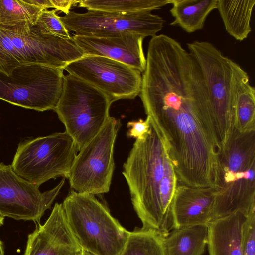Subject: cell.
<instances>
[{"label":"cell","instance_id":"obj_1","mask_svg":"<svg viewBox=\"0 0 255 255\" xmlns=\"http://www.w3.org/2000/svg\"><path fill=\"white\" fill-rule=\"evenodd\" d=\"M142 103L164 140L178 181L217 187L220 151L204 124L207 95L190 83L176 79L161 84Z\"/></svg>","mask_w":255,"mask_h":255},{"label":"cell","instance_id":"obj_2","mask_svg":"<svg viewBox=\"0 0 255 255\" xmlns=\"http://www.w3.org/2000/svg\"><path fill=\"white\" fill-rule=\"evenodd\" d=\"M149 118V131L143 139H136L123 165V174L142 228L165 237L173 229L178 181L164 140Z\"/></svg>","mask_w":255,"mask_h":255},{"label":"cell","instance_id":"obj_3","mask_svg":"<svg viewBox=\"0 0 255 255\" xmlns=\"http://www.w3.org/2000/svg\"><path fill=\"white\" fill-rule=\"evenodd\" d=\"M186 45L199 66L207 88L211 133L220 152L233 131L238 88L248 74L211 43L194 41Z\"/></svg>","mask_w":255,"mask_h":255},{"label":"cell","instance_id":"obj_4","mask_svg":"<svg viewBox=\"0 0 255 255\" xmlns=\"http://www.w3.org/2000/svg\"><path fill=\"white\" fill-rule=\"evenodd\" d=\"M255 131L234 128L219 155L217 192L212 221L240 211H255Z\"/></svg>","mask_w":255,"mask_h":255},{"label":"cell","instance_id":"obj_5","mask_svg":"<svg viewBox=\"0 0 255 255\" xmlns=\"http://www.w3.org/2000/svg\"><path fill=\"white\" fill-rule=\"evenodd\" d=\"M84 56L72 37L45 33L37 23L0 24V71L6 75L26 64L64 69Z\"/></svg>","mask_w":255,"mask_h":255},{"label":"cell","instance_id":"obj_6","mask_svg":"<svg viewBox=\"0 0 255 255\" xmlns=\"http://www.w3.org/2000/svg\"><path fill=\"white\" fill-rule=\"evenodd\" d=\"M70 229L84 251L92 255H120L129 231L94 195L71 190L62 203Z\"/></svg>","mask_w":255,"mask_h":255},{"label":"cell","instance_id":"obj_7","mask_svg":"<svg viewBox=\"0 0 255 255\" xmlns=\"http://www.w3.org/2000/svg\"><path fill=\"white\" fill-rule=\"evenodd\" d=\"M112 102L103 92L77 77L64 75L63 88L54 109L80 151L100 131Z\"/></svg>","mask_w":255,"mask_h":255},{"label":"cell","instance_id":"obj_8","mask_svg":"<svg viewBox=\"0 0 255 255\" xmlns=\"http://www.w3.org/2000/svg\"><path fill=\"white\" fill-rule=\"evenodd\" d=\"M77 151L67 132L55 133L20 142L11 166L18 176L40 186L59 176L68 179Z\"/></svg>","mask_w":255,"mask_h":255},{"label":"cell","instance_id":"obj_9","mask_svg":"<svg viewBox=\"0 0 255 255\" xmlns=\"http://www.w3.org/2000/svg\"><path fill=\"white\" fill-rule=\"evenodd\" d=\"M64 69L39 64L0 71V99L38 111L54 110L62 93Z\"/></svg>","mask_w":255,"mask_h":255},{"label":"cell","instance_id":"obj_10","mask_svg":"<svg viewBox=\"0 0 255 255\" xmlns=\"http://www.w3.org/2000/svg\"><path fill=\"white\" fill-rule=\"evenodd\" d=\"M120 127L110 117L99 133L77 154L68 179L72 190L93 195L107 193L114 170V148Z\"/></svg>","mask_w":255,"mask_h":255},{"label":"cell","instance_id":"obj_11","mask_svg":"<svg viewBox=\"0 0 255 255\" xmlns=\"http://www.w3.org/2000/svg\"><path fill=\"white\" fill-rule=\"evenodd\" d=\"M87 10L84 13L70 11L59 18L69 32L96 37L128 33L152 37L162 30L165 23L161 17L149 11L122 14Z\"/></svg>","mask_w":255,"mask_h":255},{"label":"cell","instance_id":"obj_12","mask_svg":"<svg viewBox=\"0 0 255 255\" xmlns=\"http://www.w3.org/2000/svg\"><path fill=\"white\" fill-rule=\"evenodd\" d=\"M64 70L103 92L112 103L134 99L141 91V72L107 57L86 55L68 64Z\"/></svg>","mask_w":255,"mask_h":255},{"label":"cell","instance_id":"obj_13","mask_svg":"<svg viewBox=\"0 0 255 255\" xmlns=\"http://www.w3.org/2000/svg\"><path fill=\"white\" fill-rule=\"evenodd\" d=\"M43 193L39 186L18 176L10 165L0 163V215L17 220L39 222L51 208L65 182Z\"/></svg>","mask_w":255,"mask_h":255},{"label":"cell","instance_id":"obj_14","mask_svg":"<svg viewBox=\"0 0 255 255\" xmlns=\"http://www.w3.org/2000/svg\"><path fill=\"white\" fill-rule=\"evenodd\" d=\"M28 235L23 255H80L83 250L72 233L62 203H56L43 224Z\"/></svg>","mask_w":255,"mask_h":255},{"label":"cell","instance_id":"obj_15","mask_svg":"<svg viewBox=\"0 0 255 255\" xmlns=\"http://www.w3.org/2000/svg\"><path fill=\"white\" fill-rule=\"evenodd\" d=\"M72 38L85 56L107 57L126 64L141 73L146 65L143 49L144 37L133 34H120L96 37L74 35Z\"/></svg>","mask_w":255,"mask_h":255},{"label":"cell","instance_id":"obj_16","mask_svg":"<svg viewBox=\"0 0 255 255\" xmlns=\"http://www.w3.org/2000/svg\"><path fill=\"white\" fill-rule=\"evenodd\" d=\"M217 188L177 185L173 208V229L208 225L212 221Z\"/></svg>","mask_w":255,"mask_h":255},{"label":"cell","instance_id":"obj_17","mask_svg":"<svg viewBox=\"0 0 255 255\" xmlns=\"http://www.w3.org/2000/svg\"><path fill=\"white\" fill-rule=\"evenodd\" d=\"M247 216L236 211L208 225L209 255H242V232Z\"/></svg>","mask_w":255,"mask_h":255},{"label":"cell","instance_id":"obj_18","mask_svg":"<svg viewBox=\"0 0 255 255\" xmlns=\"http://www.w3.org/2000/svg\"><path fill=\"white\" fill-rule=\"evenodd\" d=\"M208 234L206 224L174 228L164 237L166 255H202Z\"/></svg>","mask_w":255,"mask_h":255},{"label":"cell","instance_id":"obj_19","mask_svg":"<svg viewBox=\"0 0 255 255\" xmlns=\"http://www.w3.org/2000/svg\"><path fill=\"white\" fill-rule=\"evenodd\" d=\"M255 0H218V10L227 32L243 41L251 31V17Z\"/></svg>","mask_w":255,"mask_h":255},{"label":"cell","instance_id":"obj_20","mask_svg":"<svg viewBox=\"0 0 255 255\" xmlns=\"http://www.w3.org/2000/svg\"><path fill=\"white\" fill-rule=\"evenodd\" d=\"M218 0H171L170 12L174 18L170 24L188 33L202 29L209 13L216 8Z\"/></svg>","mask_w":255,"mask_h":255},{"label":"cell","instance_id":"obj_21","mask_svg":"<svg viewBox=\"0 0 255 255\" xmlns=\"http://www.w3.org/2000/svg\"><path fill=\"white\" fill-rule=\"evenodd\" d=\"M234 128L241 133L255 131V89L246 75L237 90Z\"/></svg>","mask_w":255,"mask_h":255},{"label":"cell","instance_id":"obj_22","mask_svg":"<svg viewBox=\"0 0 255 255\" xmlns=\"http://www.w3.org/2000/svg\"><path fill=\"white\" fill-rule=\"evenodd\" d=\"M171 0H81L78 6L87 10L128 14L151 12L170 4Z\"/></svg>","mask_w":255,"mask_h":255},{"label":"cell","instance_id":"obj_23","mask_svg":"<svg viewBox=\"0 0 255 255\" xmlns=\"http://www.w3.org/2000/svg\"><path fill=\"white\" fill-rule=\"evenodd\" d=\"M120 255H166L164 237L152 229H136L129 232Z\"/></svg>","mask_w":255,"mask_h":255},{"label":"cell","instance_id":"obj_24","mask_svg":"<svg viewBox=\"0 0 255 255\" xmlns=\"http://www.w3.org/2000/svg\"><path fill=\"white\" fill-rule=\"evenodd\" d=\"M43 9L24 0H0V24L36 23Z\"/></svg>","mask_w":255,"mask_h":255},{"label":"cell","instance_id":"obj_25","mask_svg":"<svg viewBox=\"0 0 255 255\" xmlns=\"http://www.w3.org/2000/svg\"><path fill=\"white\" fill-rule=\"evenodd\" d=\"M56 9L43 10L39 15L36 23L43 31L47 33L58 36L70 38L69 31L56 14Z\"/></svg>","mask_w":255,"mask_h":255},{"label":"cell","instance_id":"obj_26","mask_svg":"<svg viewBox=\"0 0 255 255\" xmlns=\"http://www.w3.org/2000/svg\"><path fill=\"white\" fill-rule=\"evenodd\" d=\"M242 255H255V211L246 217L242 232Z\"/></svg>","mask_w":255,"mask_h":255},{"label":"cell","instance_id":"obj_27","mask_svg":"<svg viewBox=\"0 0 255 255\" xmlns=\"http://www.w3.org/2000/svg\"><path fill=\"white\" fill-rule=\"evenodd\" d=\"M129 129L127 135L129 137L143 139L149 129V118L147 116L145 120L139 119L137 121H129L127 124Z\"/></svg>","mask_w":255,"mask_h":255},{"label":"cell","instance_id":"obj_28","mask_svg":"<svg viewBox=\"0 0 255 255\" xmlns=\"http://www.w3.org/2000/svg\"><path fill=\"white\" fill-rule=\"evenodd\" d=\"M54 8L57 11H60L68 14L72 6L78 3L79 0H51Z\"/></svg>","mask_w":255,"mask_h":255},{"label":"cell","instance_id":"obj_29","mask_svg":"<svg viewBox=\"0 0 255 255\" xmlns=\"http://www.w3.org/2000/svg\"><path fill=\"white\" fill-rule=\"evenodd\" d=\"M30 4L37 6L43 10H47L50 8H54L51 0H24Z\"/></svg>","mask_w":255,"mask_h":255},{"label":"cell","instance_id":"obj_30","mask_svg":"<svg viewBox=\"0 0 255 255\" xmlns=\"http://www.w3.org/2000/svg\"><path fill=\"white\" fill-rule=\"evenodd\" d=\"M0 255H4L3 244L2 241L0 239Z\"/></svg>","mask_w":255,"mask_h":255},{"label":"cell","instance_id":"obj_31","mask_svg":"<svg viewBox=\"0 0 255 255\" xmlns=\"http://www.w3.org/2000/svg\"><path fill=\"white\" fill-rule=\"evenodd\" d=\"M4 217L0 215V227L4 224Z\"/></svg>","mask_w":255,"mask_h":255},{"label":"cell","instance_id":"obj_32","mask_svg":"<svg viewBox=\"0 0 255 255\" xmlns=\"http://www.w3.org/2000/svg\"><path fill=\"white\" fill-rule=\"evenodd\" d=\"M80 255H91L89 253L83 250V252L81 253V254Z\"/></svg>","mask_w":255,"mask_h":255}]
</instances>
